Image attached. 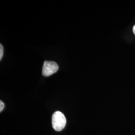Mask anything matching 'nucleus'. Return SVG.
<instances>
[{
  "label": "nucleus",
  "instance_id": "f257e3e1",
  "mask_svg": "<svg viewBox=\"0 0 135 135\" xmlns=\"http://www.w3.org/2000/svg\"><path fill=\"white\" fill-rule=\"evenodd\" d=\"M66 118L61 112L56 111L54 113L52 118V124L55 130H62L66 125Z\"/></svg>",
  "mask_w": 135,
  "mask_h": 135
},
{
  "label": "nucleus",
  "instance_id": "f03ea898",
  "mask_svg": "<svg viewBox=\"0 0 135 135\" xmlns=\"http://www.w3.org/2000/svg\"><path fill=\"white\" fill-rule=\"evenodd\" d=\"M59 66L56 62L46 61L44 63L42 74L45 77H49L57 72Z\"/></svg>",
  "mask_w": 135,
  "mask_h": 135
},
{
  "label": "nucleus",
  "instance_id": "7ed1b4c3",
  "mask_svg": "<svg viewBox=\"0 0 135 135\" xmlns=\"http://www.w3.org/2000/svg\"><path fill=\"white\" fill-rule=\"evenodd\" d=\"M3 53H4V48L2 44L0 45V60H2V58L3 56Z\"/></svg>",
  "mask_w": 135,
  "mask_h": 135
},
{
  "label": "nucleus",
  "instance_id": "20e7f679",
  "mask_svg": "<svg viewBox=\"0 0 135 135\" xmlns=\"http://www.w3.org/2000/svg\"><path fill=\"white\" fill-rule=\"evenodd\" d=\"M5 108V104L3 102L0 101V112H2Z\"/></svg>",
  "mask_w": 135,
  "mask_h": 135
},
{
  "label": "nucleus",
  "instance_id": "39448f33",
  "mask_svg": "<svg viewBox=\"0 0 135 135\" xmlns=\"http://www.w3.org/2000/svg\"><path fill=\"white\" fill-rule=\"evenodd\" d=\"M133 33H134V34L135 35V25L134 26V27H133Z\"/></svg>",
  "mask_w": 135,
  "mask_h": 135
}]
</instances>
